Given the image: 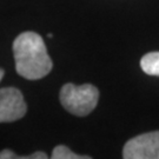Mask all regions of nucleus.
<instances>
[{
  "mask_svg": "<svg viewBox=\"0 0 159 159\" xmlns=\"http://www.w3.org/2000/svg\"><path fill=\"white\" fill-rule=\"evenodd\" d=\"M13 57L17 73L25 79L39 80L53 67L44 39L35 32H23L13 41Z\"/></svg>",
  "mask_w": 159,
  "mask_h": 159,
  "instance_id": "obj_1",
  "label": "nucleus"
},
{
  "mask_svg": "<svg viewBox=\"0 0 159 159\" xmlns=\"http://www.w3.org/2000/svg\"><path fill=\"white\" fill-rule=\"evenodd\" d=\"M0 159H17V154L11 150L6 148L0 152Z\"/></svg>",
  "mask_w": 159,
  "mask_h": 159,
  "instance_id": "obj_8",
  "label": "nucleus"
},
{
  "mask_svg": "<svg viewBox=\"0 0 159 159\" xmlns=\"http://www.w3.org/2000/svg\"><path fill=\"white\" fill-rule=\"evenodd\" d=\"M59 99L67 112L77 117H86L96 108L99 100V91L91 84L78 86L68 83L61 87Z\"/></svg>",
  "mask_w": 159,
  "mask_h": 159,
  "instance_id": "obj_2",
  "label": "nucleus"
},
{
  "mask_svg": "<svg viewBox=\"0 0 159 159\" xmlns=\"http://www.w3.org/2000/svg\"><path fill=\"white\" fill-rule=\"evenodd\" d=\"M20 159H47V154L45 152H34L32 153L31 156H23V157H20Z\"/></svg>",
  "mask_w": 159,
  "mask_h": 159,
  "instance_id": "obj_7",
  "label": "nucleus"
},
{
  "mask_svg": "<svg viewBox=\"0 0 159 159\" xmlns=\"http://www.w3.org/2000/svg\"><path fill=\"white\" fill-rule=\"evenodd\" d=\"M27 106L20 90L16 87L0 89V123H12L21 119Z\"/></svg>",
  "mask_w": 159,
  "mask_h": 159,
  "instance_id": "obj_4",
  "label": "nucleus"
},
{
  "mask_svg": "<svg viewBox=\"0 0 159 159\" xmlns=\"http://www.w3.org/2000/svg\"><path fill=\"white\" fill-rule=\"evenodd\" d=\"M4 75H5V71H4L2 68H0V81H1L2 78H4Z\"/></svg>",
  "mask_w": 159,
  "mask_h": 159,
  "instance_id": "obj_9",
  "label": "nucleus"
},
{
  "mask_svg": "<svg viewBox=\"0 0 159 159\" xmlns=\"http://www.w3.org/2000/svg\"><path fill=\"white\" fill-rule=\"evenodd\" d=\"M52 159H90V156H80L72 152L65 145H58L52 151Z\"/></svg>",
  "mask_w": 159,
  "mask_h": 159,
  "instance_id": "obj_6",
  "label": "nucleus"
},
{
  "mask_svg": "<svg viewBox=\"0 0 159 159\" xmlns=\"http://www.w3.org/2000/svg\"><path fill=\"white\" fill-rule=\"evenodd\" d=\"M140 67L148 75H159V52H150L140 60Z\"/></svg>",
  "mask_w": 159,
  "mask_h": 159,
  "instance_id": "obj_5",
  "label": "nucleus"
},
{
  "mask_svg": "<svg viewBox=\"0 0 159 159\" xmlns=\"http://www.w3.org/2000/svg\"><path fill=\"white\" fill-rule=\"evenodd\" d=\"M125 159H159V131L143 133L130 139L123 148Z\"/></svg>",
  "mask_w": 159,
  "mask_h": 159,
  "instance_id": "obj_3",
  "label": "nucleus"
}]
</instances>
